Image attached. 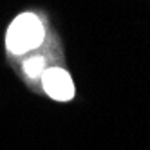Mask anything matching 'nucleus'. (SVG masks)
Returning <instances> with one entry per match:
<instances>
[{
  "label": "nucleus",
  "mask_w": 150,
  "mask_h": 150,
  "mask_svg": "<svg viewBox=\"0 0 150 150\" xmlns=\"http://www.w3.org/2000/svg\"><path fill=\"white\" fill-rule=\"evenodd\" d=\"M44 42V25L40 18L33 13L18 15L6 35V47L13 54H24V52L36 49Z\"/></svg>",
  "instance_id": "nucleus-1"
},
{
  "label": "nucleus",
  "mask_w": 150,
  "mask_h": 150,
  "mask_svg": "<svg viewBox=\"0 0 150 150\" xmlns=\"http://www.w3.org/2000/svg\"><path fill=\"white\" fill-rule=\"evenodd\" d=\"M24 71L29 78H38L45 71V60L42 56H33L24 63Z\"/></svg>",
  "instance_id": "nucleus-3"
},
{
  "label": "nucleus",
  "mask_w": 150,
  "mask_h": 150,
  "mask_svg": "<svg viewBox=\"0 0 150 150\" xmlns=\"http://www.w3.org/2000/svg\"><path fill=\"white\" fill-rule=\"evenodd\" d=\"M44 91L56 101H69L74 98V81L67 71L60 67L45 69L42 74Z\"/></svg>",
  "instance_id": "nucleus-2"
}]
</instances>
